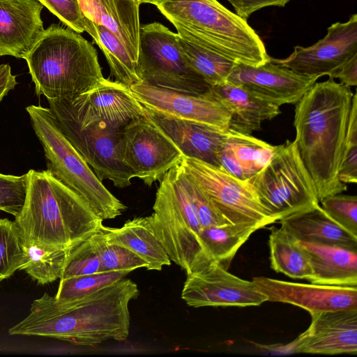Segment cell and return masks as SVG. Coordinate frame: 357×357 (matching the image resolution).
<instances>
[{
    "label": "cell",
    "instance_id": "1",
    "mask_svg": "<svg viewBox=\"0 0 357 357\" xmlns=\"http://www.w3.org/2000/svg\"><path fill=\"white\" fill-rule=\"evenodd\" d=\"M138 294L137 284L126 278L65 303L45 293L32 302L28 316L8 333L52 337L86 347L110 340L123 341L129 335V303Z\"/></svg>",
    "mask_w": 357,
    "mask_h": 357
},
{
    "label": "cell",
    "instance_id": "2",
    "mask_svg": "<svg viewBox=\"0 0 357 357\" xmlns=\"http://www.w3.org/2000/svg\"><path fill=\"white\" fill-rule=\"evenodd\" d=\"M353 96L349 86L329 77L315 82L296 103L294 142L319 202L347 190L339 169Z\"/></svg>",
    "mask_w": 357,
    "mask_h": 357
},
{
    "label": "cell",
    "instance_id": "3",
    "mask_svg": "<svg viewBox=\"0 0 357 357\" xmlns=\"http://www.w3.org/2000/svg\"><path fill=\"white\" fill-rule=\"evenodd\" d=\"M27 174L24 204L15 217L24 244L69 250L103 226L90 205L50 170Z\"/></svg>",
    "mask_w": 357,
    "mask_h": 357
},
{
    "label": "cell",
    "instance_id": "4",
    "mask_svg": "<svg viewBox=\"0 0 357 357\" xmlns=\"http://www.w3.org/2000/svg\"><path fill=\"white\" fill-rule=\"evenodd\" d=\"M184 40L235 63L270 61L264 42L247 20L218 0H160L155 5Z\"/></svg>",
    "mask_w": 357,
    "mask_h": 357
},
{
    "label": "cell",
    "instance_id": "5",
    "mask_svg": "<svg viewBox=\"0 0 357 357\" xmlns=\"http://www.w3.org/2000/svg\"><path fill=\"white\" fill-rule=\"evenodd\" d=\"M24 59L36 93L47 100H71L104 78L92 44L58 24L45 29Z\"/></svg>",
    "mask_w": 357,
    "mask_h": 357
},
{
    "label": "cell",
    "instance_id": "6",
    "mask_svg": "<svg viewBox=\"0 0 357 357\" xmlns=\"http://www.w3.org/2000/svg\"><path fill=\"white\" fill-rule=\"evenodd\" d=\"M153 212L152 229L171 261L189 273L206 261L199 241L202 226L186 185V175L178 165L160 179Z\"/></svg>",
    "mask_w": 357,
    "mask_h": 357
},
{
    "label": "cell",
    "instance_id": "7",
    "mask_svg": "<svg viewBox=\"0 0 357 357\" xmlns=\"http://www.w3.org/2000/svg\"><path fill=\"white\" fill-rule=\"evenodd\" d=\"M26 110L43 147L47 169L80 195L103 220L121 215L126 206L105 188L64 136L51 110L33 105Z\"/></svg>",
    "mask_w": 357,
    "mask_h": 357
},
{
    "label": "cell",
    "instance_id": "8",
    "mask_svg": "<svg viewBox=\"0 0 357 357\" xmlns=\"http://www.w3.org/2000/svg\"><path fill=\"white\" fill-rule=\"evenodd\" d=\"M247 181L275 221L319 204L294 141L276 146L269 162Z\"/></svg>",
    "mask_w": 357,
    "mask_h": 357
},
{
    "label": "cell",
    "instance_id": "9",
    "mask_svg": "<svg viewBox=\"0 0 357 357\" xmlns=\"http://www.w3.org/2000/svg\"><path fill=\"white\" fill-rule=\"evenodd\" d=\"M177 36L159 22L140 27L138 66L142 82L187 94L206 93L211 86L185 63Z\"/></svg>",
    "mask_w": 357,
    "mask_h": 357
},
{
    "label": "cell",
    "instance_id": "10",
    "mask_svg": "<svg viewBox=\"0 0 357 357\" xmlns=\"http://www.w3.org/2000/svg\"><path fill=\"white\" fill-rule=\"evenodd\" d=\"M179 165L204 191L228 222L261 229L276 222L260 204L247 181H241L220 167L185 155Z\"/></svg>",
    "mask_w": 357,
    "mask_h": 357
},
{
    "label": "cell",
    "instance_id": "11",
    "mask_svg": "<svg viewBox=\"0 0 357 357\" xmlns=\"http://www.w3.org/2000/svg\"><path fill=\"white\" fill-rule=\"evenodd\" d=\"M61 132L100 181L107 179L117 188L131 185L133 176L119 153L121 129L103 121L81 127L58 100H47Z\"/></svg>",
    "mask_w": 357,
    "mask_h": 357
},
{
    "label": "cell",
    "instance_id": "12",
    "mask_svg": "<svg viewBox=\"0 0 357 357\" xmlns=\"http://www.w3.org/2000/svg\"><path fill=\"white\" fill-rule=\"evenodd\" d=\"M119 153L134 178L151 186L184 155L148 116L131 121L120 131Z\"/></svg>",
    "mask_w": 357,
    "mask_h": 357
},
{
    "label": "cell",
    "instance_id": "13",
    "mask_svg": "<svg viewBox=\"0 0 357 357\" xmlns=\"http://www.w3.org/2000/svg\"><path fill=\"white\" fill-rule=\"evenodd\" d=\"M181 298L188 306L250 307L268 301L252 281L240 278L208 260L187 274Z\"/></svg>",
    "mask_w": 357,
    "mask_h": 357
},
{
    "label": "cell",
    "instance_id": "14",
    "mask_svg": "<svg viewBox=\"0 0 357 357\" xmlns=\"http://www.w3.org/2000/svg\"><path fill=\"white\" fill-rule=\"evenodd\" d=\"M58 100L81 127L103 121L120 130L131 121L147 116L129 86L105 77L71 100Z\"/></svg>",
    "mask_w": 357,
    "mask_h": 357
},
{
    "label": "cell",
    "instance_id": "15",
    "mask_svg": "<svg viewBox=\"0 0 357 357\" xmlns=\"http://www.w3.org/2000/svg\"><path fill=\"white\" fill-rule=\"evenodd\" d=\"M357 54V15L344 22H335L326 35L307 47L295 46L285 59H273L274 63L305 76L329 77L345 62Z\"/></svg>",
    "mask_w": 357,
    "mask_h": 357
},
{
    "label": "cell",
    "instance_id": "16",
    "mask_svg": "<svg viewBox=\"0 0 357 357\" xmlns=\"http://www.w3.org/2000/svg\"><path fill=\"white\" fill-rule=\"evenodd\" d=\"M144 108L181 119L228 130L229 114L209 93L191 95L150 85L144 82L130 86ZM210 91V90H209Z\"/></svg>",
    "mask_w": 357,
    "mask_h": 357
},
{
    "label": "cell",
    "instance_id": "17",
    "mask_svg": "<svg viewBox=\"0 0 357 357\" xmlns=\"http://www.w3.org/2000/svg\"><path fill=\"white\" fill-rule=\"evenodd\" d=\"M311 323L289 347L296 353L357 354V308L310 313Z\"/></svg>",
    "mask_w": 357,
    "mask_h": 357
},
{
    "label": "cell",
    "instance_id": "18",
    "mask_svg": "<svg viewBox=\"0 0 357 357\" xmlns=\"http://www.w3.org/2000/svg\"><path fill=\"white\" fill-rule=\"evenodd\" d=\"M252 281L268 301L291 304L310 313L357 308V286L296 283L264 276Z\"/></svg>",
    "mask_w": 357,
    "mask_h": 357
},
{
    "label": "cell",
    "instance_id": "19",
    "mask_svg": "<svg viewBox=\"0 0 357 357\" xmlns=\"http://www.w3.org/2000/svg\"><path fill=\"white\" fill-rule=\"evenodd\" d=\"M319 78L299 75L270 59L257 66L237 63L226 82L241 85L280 107L296 104Z\"/></svg>",
    "mask_w": 357,
    "mask_h": 357
},
{
    "label": "cell",
    "instance_id": "20",
    "mask_svg": "<svg viewBox=\"0 0 357 357\" xmlns=\"http://www.w3.org/2000/svg\"><path fill=\"white\" fill-rule=\"evenodd\" d=\"M38 0H0V56L25 59L45 29Z\"/></svg>",
    "mask_w": 357,
    "mask_h": 357
},
{
    "label": "cell",
    "instance_id": "21",
    "mask_svg": "<svg viewBox=\"0 0 357 357\" xmlns=\"http://www.w3.org/2000/svg\"><path fill=\"white\" fill-rule=\"evenodd\" d=\"M145 109L149 119L176 144L185 156L220 167L219 154L227 130Z\"/></svg>",
    "mask_w": 357,
    "mask_h": 357
},
{
    "label": "cell",
    "instance_id": "22",
    "mask_svg": "<svg viewBox=\"0 0 357 357\" xmlns=\"http://www.w3.org/2000/svg\"><path fill=\"white\" fill-rule=\"evenodd\" d=\"M210 95L228 112V130L251 135L261 129V124L281 113L280 106L241 85L225 82L211 86Z\"/></svg>",
    "mask_w": 357,
    "mask_h": 357
},
{
    "label": "cell",
    "instance_id": "23",
    "mask_svg": "<svg viewBox=\"0 0 357 357\" xmlns=\"http://www.w3.org/2000/svg\"><path fill=\"white\" fill-rule=\"evenodd\" d=\"M84 16L105 26L124 45L138 63L139 6L135 0H78Z\"/></svg>",
    "mask_w": 357,
    "mask_h": 357
},
{
    "label": "cell",
    "instance_id": "24",
    "mask_svg": "<svg viewBox=\"0 0 357 357\" xmlns=\"http://www.w3.org/2000/svg\"><path fill=\"white\" fill-rule=\"evenodd\" d=\"M279 221L299 241L357 250V236L332 220L319 204Z\"/></svg>",
    "mask_w": 357,
    "mask_h": 357
},
{
    "label": "cell",
    "instance_id": "25",
    "mask_svg": "<svg viewBox=\"0 0 357 357\" xmlns=\"http://www.w3.org/2000/svg\"><path fill=\"white\" fill-rule=\"evenodd\" d=\"M275 148L251 135L228 130L219 154L220 168L241 181H248L269 162Z\"/></svg>",
    "mask_w": 357,
    "mask_h": 357
},
{
    "label": "cell",
    "instance_id": "26",
    "mask_svg": "<svg viewBox=\"0 0 357 357\" xmlns=\"http://www.w3.org/2000/svg\"><path fill=\"white\" fill-rule=\"evenodd\" d=\"M310 257L313 284L357 286V250L300 241Z\"/></svg>",
    "mask_w": 357,
    "mask_h": 357
},
{
    "label": "cell",
    "instance_id": "27",
    "mask_svg": "<svg viewBox=\"0 0 357 357\" xmlns=\"http://www.w3.org/2000/svg\"><path fill=\"white\" fill-rule=\"evenodd\" d=\"M109 244L125 247L142 259L146 269L160 271L169 266L171 259L156 237L149 216L137 217L127 220L118 228L102 226L100 229Z\"/></svg>",
    "mask_w": 357,
    "mask_h": 357
},
{
    "label": "cell",
    "instance_id": "28",
    "mask_svg": "<svg viewBox=\"0 0 357 357\" xmlns=\"http://www.w3.org/2000/svg\"><path fill=\"white\" fill-rule=\"evenodd\" d=\"M271 267L291 278L308 280L310 257L300 241L284 227H272L269 235Z\"/></svg>",
    "mask_w": 357,
    "mask_h": 357
},
{
    "label": "cell",
    "instance_id": "29",
    "mask_svg": "<svg viewBox=\"0 0 357 357\" xmlns=\"http://www.w3.org/2000/svg\"><path fill=\"white\" fill-rule=\"evenodd\" d=\"M85 31L103 52L115 80L128 86L142 82L138 63L118 37L105 26L84 17Z\"/></svg>",
    "mask_w": 357,
    "mask_h": 357
},
{
    "label": "cell",
    "instance_id": "30",
    "mask_svg": "<svg viewBox=\"0 0 357 357\" xmlns=\"http://www.w3.org/2000/svg\"><path fill=\"white\" fill-rule=\"evenodd\" d=\"M259 229L257 226L232 223L202 227L199 241L208 259L228 269L238 249Z\"/></svg>",
    "mask_w": 357,
    "mask_h": 357
},
{
    "label": "cell",
    "instance_id": "31",
    "mask_svg": "<svg viewBox=\"0 0 357 357\" xmlns=\"http://www.w3.org/2000/svg\"><path fill=\"white\" fill-rule=\"evenodd\" d=\"M177 40L185 63L211 86L225 83L237 64L215 52L195 45L178 36Z\"/></svg>",
    "mask_w": 357,
    "mask_h": 357
},
{
    "label": "cell",
    "instance_id": "32",
    "mask_svg": "<svg viewBox=\"0 0 357 357\" xmlns=\"http://www.w3.org/2000/svg\"><path fill=\"white\" fill-rule=\"evenodd\" d=\"M69 250L24 244L25 259L19 270L24 271L40 284L51 283L60 279Z\"/></svg>",
    "mask_w": 357,
    "mask_h": 357
},
{
    "label": "cell",
    "instance_id": "33",
    "mask_svg": "<svg viewBox=\"0 0 357 357\" xmlns=\"http://www.w3.org/2000/svg\"><path fill=\"white\" fill-rule=\"evenodd\" d=\"M130 271L100 272L60 279L55 300L65 303L82 298L126 278Z\"/></svg>",
    "mask_w": 357,
    "mask_h": 357
},
{
    "label": "cell",
    "instance_id": "34",
    "mask_svg": "<svg viewBox=\"0 0 357 357\" xmlns=\"http://www.w3.org/2000/svg\"><path fill=\"white\" fill-rule=\"evenodd\" d=\"M24 259V243L17 225L0 218V282L19 270Z\"/></svg>",
    "mask_w": 357,
    "mask_h": 357
},
{
    "label": "cell",
    "instance_id": "35",
    "mask_svg": "<svg viewBox=\"0 0 357 357\" xmlns=\"http://www.w3.org/2000/svg\"><path fill=\"white\" fill-rule=\"evenodd\" d=\"M103 272L93 235L70 250L60 279Z\"/></svg>",
    "mask_w": 357,
    "mask_h": 357
},
{
    "label": "cell",
    "instance_id": "36",
    "mask_svg": "<svg viewBox=\"0 0 357 357\" xmlns=\"http://www.w3.org/2000/svg\"><path fill=\"white\" fill-rule=\"evenodd\" d=\"M93 238L103 272L123 270L132 272L137 268H146V263L129 249L107 243L100 230L93 234Z\"/></svg>",
    "mask_w": 357,
    "mask_h": 357
},
{
    "label": "cell",
    "instance_id": "37",
    "mask_svg": "<svg viewBox=\"0 0 357 357\" xmlns=\"http://www.w3.org/2000/svg\"><path fill=\"white\" fill-rule=\"evenodd\" d=\"M339 178L341 182H357V93H354L349 113L346 140L340 165Z\"/></svg>",
    "mask_w": 357,
    "mask_h": 357
},
{
    "label": "cell",
    "instance_id": "38",
    "mask_svg": "<svg viewBox=\"0 0 357 357\" xmlns=\"http://www.w3.org/2000/svg\"><path fill=\"white\" fill-rule=\"evenodd\" d=\"M320 202L327 215L344 229L357 236V197L342 195H328Z\"/></svg>",
    "mask_w": 357,
    "mask_h": 357
},
{
    "label": "cell",
    "instance_id": "39",
    "mask_svg": "<svg viewBox=\"0 0 357 357\" xmlns=\"http://www.w3.org/2000/svg\"><path fill=\"white\" fill-rule=\"evenodd\" d=\"M27 173L21 176L0 173V210L17 217L24 204Z\"/></svg>",
    "mask_w": 357,
    "mask_h": 357
},
{
    "label": "cell",
    "instance_id": "40",
    "mask_svg": "<svg viewBox=\"0 0 357 357\" xmlns=\"http://www.w3.org/2000/svg\"><path fill=\"white\" fill-rule=\"evenodd\" d=\"M185 175L186 185L196 208L202 228L229 223L220 213L204 191L188 174L185 173Z\"/></svg>",
    "mask_w": 357,
    "mask_h": 357
},
{
    "label": "cell",
    "instance_id": "41",
    "mask_svg": "<svg viewBox=\"0 0 357 357\" xmlns=\"http://www.w3.org/2000/svg\"><path fill=\"white\" fill-rule=\"evenodd\" d=\"M63 23L75 31H85L84 16L78 0H38Z\"/></svg>",
    "mask_w": 357,
    "mask_h": 357
},
{
    "label": "cell",
    "instance_id": "42",
    "mask_svg": "<svg viewBox=\"0 0 357 357\" xmlns=\"http://www.w3.org/2000/svg\"><path fill=\"white\" fill-rule=\"evenodd\" d=\"M236 14L247 20L254 12L267 6L284 7L291 0H227Z\"/></svg>",
    "mask_w": 357,
    "mask_h": 357
},
{
    "label": "cell",
    "instance_id": "43",
    "mask_svg": "<svg viewBox=\"0 0 357 357\" xmlns=\"http://www.w3.org/2000/svg\"><path fill=\"white\" fill-rule=\"evenodd\" d=\"M339 79L340 83L347 86L357 85V54L341 66L331 77Z\"/></svg>",
    "mask_w": 357,
    "mask_h": 357
},
{
    "label": "cell",
    "instance_id": "44",
    "mask_svg": "<svg viewBox=\"0 0 357 357\" xmlns=\"http://www.w3.org/2000/svg\"><path fill=\"white\" fill-rule=\"evenodd\" d=\"M16 75L11 73V68L8 64L0 65V102L2 99L17 85Z\"/></svg>",
    "mask_w": 357,
    "mask_h": 357
},
{
    "label": "cell",
    "instance_id": "45",
    "mask_svg": "<svg viewBox=\"0 0 357 357\" xmlns=\"http://www.w3.org/2000/svg\"><path fill=\"white\" fill-rule=\"evenodd\" d=\"M135 2L139 6L141 3H149L155 5L160 0H135Z\"/></svg>",
    "mask_w": 357,
    "mask_h": 357
}]
</instances>
